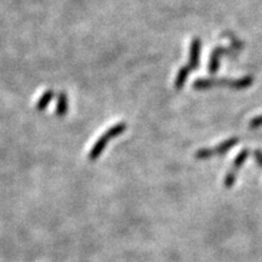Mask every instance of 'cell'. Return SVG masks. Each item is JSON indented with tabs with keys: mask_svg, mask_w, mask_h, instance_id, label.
Listing matches in <instances>:
<instances>
[{
	"mask_svg": "<svg viewBox=\"0 0 262 262\" xmlns=\"http://www.w3.org/2000/svg\"><path fill=\"white\" fill-rule=\"evenodd\" d=\"M254 83V78L251 75L238 78V79H222V78H199L193 83V89L195 90H208L215 87H227L229 89L243 90L248 89Z\"/></svg>",
	"mask_w": 262,
	"mask_h": 262,
	"instance_id": "6da1fadb",
	"label": "cell"
},
{
	"mask_svg": "<svg viewBox=\"0 0 262 262\" xmlns=\"http://www.w3.org/2000/svg\"><path fill=\"white\" fill-rule=\"evenodd\" d=\"M239 142L238 137H231V139H228L227 141L222 142V143H220L219 146L215 147V148H204V149H200V151L197 152V158L199 159H207L210 158V157H214L217 156V154H222V153H226L227 151H229V149L232 148V147L236 146L237 143Z\"/></svg>",
	"mask_w": 262,
	"mask_h": 262,
	"instance_id": "277c9868",
	"label": "cell"
},
{
	"mask_svg": "<svg viewBox=\"0 0 262 262\" xmlns=\"http://www.w3.org/2000/svg\"><path fill=\"white\" fill-rule=\"evenodd\" d=\"M53 97H55V92H53V90L50 89V90L44 91L43 95L39 97V100L35 104L36 111H39V112L45 111V109L48 108L49 105H50V102L53 100Z\"/></svg>",
	"mask_w": 262,
	"mask_h": 262,
	"instance_id": "ba28073f",
	"label": "cell"
},
{
	"mask_svg": "<svg viewBox=\"0 0 262 262\" xmlns=\"http://www.w3.org/2000/svg\"><path fill=\"white\" fill-rule=\"evenodd\" d=\"M262 126V114L261 116H258L255 117L254 119H251L250 123H249V128L250 129H258V128H261Z\"/></svg>",
	"mask_w": 262,
	"mask_h": 262,
	"instance_id": "9c48e42d",
	"label": "cell"
},
{
	"mask_svg": "<svg viewBox=\"0 0 262 262\" xmlns=\"http://www.w3.org/2000/svg\"><path fill=\"white\" fill-rule=\"evenodd\" d=\"M239 49L231 46V48H224V46H219V48L214 49V51L210 55V61H209V72L210 73H216L217 70L220 67V58L222 56L226 55H238Z\"/></svg>",
	"mask_w": 262,
	"mask_h": 262,
	"instance_id": "5b68a950",
	"label": "cell"
},
{
	"mask_svg": "<svg viewBox=\"0 0 262 262\" xmlns=\"http://www.w3.org/2000/svg\"><path fill=\"white\" fill-rule=\"evenodd\" d=\"M126 129H128V126H126L125 123H118L114 124V125L112 126V128H109L107 131H105L104 134L101 135V137H100V139L95 142L94 146H92L91 151H90L89 153V158L91 159V160H95V159L99 158L100 154L104 152V149L106 148L107 144L109 143V141L123 134Z\"/></svg>",
	"mask_w": 262,
	"mask_h": 262,
	"instance_id": "3957f363",
	"label": "cell"
},
{
	"mask_svg": "<svg viewBox=\"0 0 262 262\" xmlns=\"http://www.w3.org/2000/svg\"><path fill=\"white\" fill-rule=\"evenodd\" d=\"M254 154H255L254 157H255V159H256V161H258V164L262 168V152L258 151V149H256V151H254Z\"/></svg>",
	"mask_w": 262,
	"mask_h": 262,
	"instance_id": "30bf717a",
	"label": "cell"
},
{
	"mask_svg": "<svg viewBox=\"0 0 262 262\" xmlns=\"http://www.w3.org/2000/svg\"><path fill=\"white\" fill-rule=\"evenodd\" d=\"M200 48H202V41L198 38H193L192 43H191L190 49V60L186 66H182L178 70L177 75L175 79V87L176 90H181L185 85L186 80H187L188 75L191 72L197 70L198 65H199V55H200Z\"/></svg>",
	"mask_w": 262,
	"mask_h": 262,
	"instance_id": "7a4b0ae2",
	"label": "cell"
},
{
	"mask_svg": "<svg viewBox=\"0 0 262 262\" xmlns=\"http://www.w3.org/2000/svg\"><path fill=\"white\" fill-rule=\"evenodd\" d=\"M248 154H249V149H243V151H242L241 153L238 154V157H237L236 160H234L233 166H232V170L229 171L228 175H227V177H226V186H227V187L232 186V183L234 182L237 170H238V169L242 166V164H243L244 161L246 160V158H248Z\"/></svg>",
	"mask_w": 262,
	"mask_h": 262,
	"instance_id": "8992f818",
	"label": "cell"
},
{
	"mask_svg": "<svg viewBox=\"0 0 262 262\" xmlns=\"http://www.w3.org/2000/svg\"><path fill=\"white\" fill-rule=\"evenodd\" d=\"M68 109H70V101H68L67 94L65 91L58 92L57 102H56V114L60 118H63L68 113Z\"/></svg>",
	"mask_w": 262,
	"mask_h": 262,
	"instance_id": "52a82bcc",
	"label": "cell"
}]
</instances>
